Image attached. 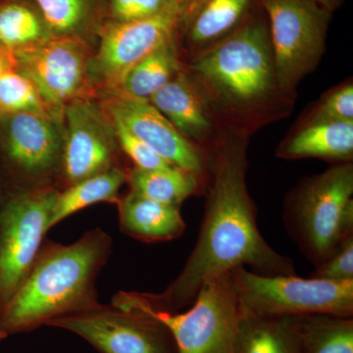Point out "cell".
<instances>
[{
  "label": "cell",
  "instance_id": "cell-34",
  "mask_svg": "<svg viewBox=\"0 0 353 353\" xmlns=\"http://www.w3.org/2000/svg\"><path fill=\"white\" fill-rule=\"evenodd\" d=\"M7 334L6 331H4L3 329H2V327L0 326V341L3 340L4 338L7 336Z\"/></svg>",
  "mask_w": 353,
  "mask_h": 353
},
{
  "label": "cell",
  "instance_id": "cell-2",
  "mask_svg": "<svg viewBox=\"0 0 353 353\" xmlns=\"http://www.w3.org/2000/svg\"><path fill=\"white\" fill-rule=\"evenodd\" d=\"M110 250V238L99 229L72 245L53 243L39 250L22 284L0 309V326L7 334L20 333L99 306L95 280Z\"/></svg>",
  "mask_w": 353,
  "mask_h": 353
},
{
  "label": "cell",
  "instance_id": "cell-13",
  "mask_svg": "<svg viewBox=\"0 0 353 353\" xmlns=\"http://www.w3.org/2000/svg\"><path fill=\"white\" fill-rule=\"evenodd\" d=\"M99 103L109 117L120 122L168 163L208 180V159L199 145L183 137L148 99L120 92H101Z\"/></svg>",
  "mask_w": 353,
  "mask_h": 353
},
{
  "label": "cell",
  "instance_id": "cell-12",
  "mask_svg": "<svg viewBox=\"0 0 353 353\" xmlns=\"http://www.w3.org/2000/svg\"><path fill=\"white\" fill-rule=\"evenodd\" d=\"M61 170L69 185L113 168L117 139L113 123L94 97L63 109Z\"/></svg>",
  "mask_w": 353,
  "mask_h": 353
},
{
  "label": "cell",
  "instance_id": "cell-29",
  "mask_svg": "<svg viewBox=\"0 0 353 353\" xmlns=\"http://www.w3.org/2000/svg\"><path fill=\"white\" fill-rule=\"evenodd\" d=\"M108 7L113 22L148 19L179 10L176 0H108Z\"/></svg>",
  "mask_w": 353,
  "mask_h": 353
},
{
  "label": "cell",
  "instance_id": "cell-15",
  "mask_svg": "<svg viewBox=\"0 0 353 353\" xmlns=\"http://www.w3.org/2000/svg\"><path fill=\"white\" fill-rule=\"evenodd\" d=\"M148 101L196 145L208 143L214 137V109L187 69L183 68Z\"/></svg>",
  "mask_w": 353,
  "mask_h": 353
},
{
  "label": "cell",
  "instance_id": "cell-33",
  "mask_svg": "<svg viewBox=\"0 0 353 353\" xmlns=\"http://www.w3.org/2000/svg\"><path fill=\"white\" fill-rule=\"evenodd\" d=\"M320 6L329 13H333L343 3V0H315Z\"/></svg>",
  "mask_w": 353,
  "mask_h": 353
},
{
  "label": "cell",
  "instance_id": "cell-23",
  "mask_svg": "<svg viewBox=\"0 0 353 353\" xmlns=\"http://www.w3.org/2000/svg\"><path fill=\"white\" fill-rule=\"evenodd\" d=\"M127 182V174L119 167L72 183L58 192L50 220V229L78 211L99 202L118 203L121 188Z\"/></svg>",
  "mask_w": 353,
  "mask_h": 353
},
{
  "label": "cell",
  "instance_id": "cell-8",
  "mask_svg": "<svg viewBox=\"0 0 353 353\" xmlns=\"http://www.w3.org/2000/svg\"><path fill=\"white\" fill-rule=\"evenodd\" d=\"M57 192L48 188L21 190L0 201V309L38 256Z\"/></svg>",
  "mask_w": 353,
  "mask_h": 353
},
{
  "label": "cell",
  "instance_id": "cell-16",
  "mask_svg": "<svg viewBox=\"0 0 353 353\" xmlns=\"http://www.w3.org/2000/svg\"><path fill=\"white\" fill-rule=\"evenodd\" d=\"M303 317L259 316L241 305L234 353H303Z\"/></svg>",
  "mask_w": 353,
  "mask_h": 353
},
{
  "label": "cell",
  "instance_id": "cell-22",
  "mask_svg": "<svg viewBox=\"0 0 353 353\" xmlns=\"http://www.w3.org/2000/svg\"><path fill=\"white\" fill-rule=\"evenodd\" d=\"M176 39L162 43L134 65L115 90L138 99H150L173 80L183 69Z\"/></svg>",
  "mask_w": 353,
  "mask_h": 353
},
{
  "label": "cell",
  "instance_id": "cell-20",
  "mask_svg": "<svg viewBox=\"0 0 353 353\" xmlns=\"http://www.w3.org/2000/svg\"><path fill=\"white\" fill-rule=\"evenodd\" d=\"M252 0H205L183 25L187 41L199 52L231 34L248 16Z\"/></svg>",
  "mask_w": 353,
  "mask_h": 353
},
{
  "label": "cell",
  "instance_id": "cell-21",
  "mask_svg": "<svg viewBox=\"0 0 353 353\" xmlns=\"http://www.w3.org/2000/svg\"><path fill=\"white\" fill-rule=\"evenodd\" d=\"M131 192L152 201L179 208L185 199L196 196L205 181L196 174L178 167L143 170L134 168L127 174Z\"/></svg>",
  "mask_w": 353,
  "mask_h": 353
},
{
  "label": "cell",
  "instance_id": "cell-11",
  "mask_svg": "<svg viewBox=\"0 0 353 353\" xmlns=\"http://www.w3.org/2000/svg\"><path fill=\"white\" fill-rule=\"evenodd\" d=\"M48 325L78 334L102 353H178L161 324L115 307L99 305Z\"/></svg>",
  "mask_w": 353,
  "mask_h": 353
},
{
  "label": "cell",
  "instance_id": "cell-32",
  "mask_svg": "<svg viewBox=\"0 0 353 353\" xmlns=\"http://www.w3.org/2000/svg\"><path fill=\"white\" fill-rule=\"evenodd\" d=\"M12 65L13 59L11 52H9L6 48L0 46V78H1L2 74H3L9 67L12 66Z\"/></svg>",
  "mask_w": 353,
  "mask_h": 353
},
{
  "label": "cell",
  "instance_id": "cell-3",
  "mask_svg": "<svg viewBox=\"0 0 353 353\" xmlns=\"http://www.w3.org/2000/svg\"><path fill=\"white\" fill-rule=\"evenodd\" d=\"M214 111L234 117L268 112L281 92L265 14H248L224 39L194 55L187 68Z\"/></svg>",
  "mask_w": 353,
  "mask_h": 353
},
{
  "label": "cell",
  "instance_id": "cell-5",
  "mask_svg": "<svg viewBox=\"0 0 353 353\" xmlns=\"http://www.w3.org/2000/svg\"><path fill=\"white\" fill-rule=\"evenodd\" d=\"M183 313L150 307L139 292H121L113 307L145 316L170 333L178 353H234L241 303L229 273L211 279Z\"/></svg>",
  "mask_w": 353,
  "mask_h": 353
},
{
  "label": "cell",
  "instance_id": "cell-10",
  "mask_svg": "<svg viewBox=\"0 0 353 353\" xmlns=\"http://www.w3.org/2000/svg\"><path fill=\"white\" fill-rule=\"evenodd\" d=\"M179 10L148 19L112 22L99 32V43L90 63L95 90H115L125 75L158 46L176 37Z\"/></svg>",
  "mask_w": 353,
  "mask_h": 353
},
{
  "label": "cell",
  "instance_id": "cell-14",
  "mask_svg": "<svg viewBox=\"0 0 353 353\" xmlns=\"http://www.w3.org/2000/svg\"><path fill=\"white\" fill-rule=\"evenodd\" d=\"M62 118L50 112L0 114V153L7 166L28 178L61 168Z\"/></svg>",
  "mask_w": 353,
  "mask_h": 353
},
{
  "label": "cell",
  "instance_id": "cell-9",
  "mask_svg": "<svg viewBox=\"0 0 353 353\" xmlns=\"http://www.w3.org/2000/svg\"><path fill=\"white\" fill-rule=\"evenodd\" d=\"M13 66L36 85L51 113L62 118L70 102L97 92L90 63V43L75 38H52L11 53Z\"/></svg>",
  "mask_w": 353,
  "mask_h": 353
},
{
  "label": "cell",
  "instance_id": "cell-30",
  "mask_svg": "<svg viewBox=\"0 0 353 353\" xmlns=\"http://www.w3.org/2000/svg\"><path fill=\"white\" fill-rule=\"evenodd\" d=\"M311 277L332 282H353V236L329 259L317 265Z\"/></svg>",
  "mask_w": 353,
  "mask_h": 353
},
{
  "label": "cell",
  "instance_id": "cell-17",
  "mask_svg": "<svg viewBox=\"0 0 353 353\" xmlns=\"http://www.w3.org/2000/svg\"><path fill=\"white\" fill-rule=\"evenodd\" d=\"M117 204L121 229L132 238L148 243L175 240L185 232V221L176 206L152 201L131 190Z\"/></svg>",
  "mask_w": 353,
  "mask_h": 353
},
{
  "label": "cell",
  "instance_id": "cell-7",
  "mask_svg": "<svg viewBox=\"0 0 353 353\" xmlns=\"http://www.w3.org/2000/svg\"><path fill=\"white\" fill-rule=\"evenodd\" d=\"M270 36L279 87L285 97L319 64L331 13L315 0H259Z\"/></svg>",
  "mask_w": 353,
  "mask_h": 353
},
{
  "label": "cell",
  "instance_id": "cell-31",
  "mask_svg": "<svg viewBox=\"0 0 353 353\" xmlns=\"http://www.w3.org/2000/svg\"><path fill=\"white\" fill-rule=\"evenodd\" d=\"M205 0H176L181 13V26L185 25Z\"/></svg>",
  "mask_w": 353,
  "mask_h": 353
},
{
  "label": "cell",
  "instance_id": "cell-4",
  "mask_svg": "<svg viewBox=\"0 0 353 353\" xmlns=\"http://www.w3.org/2000/svg\"><path fill=\"white\" fill-rule=\"evenodd\" d=\"M284 222L290 238L315 266L353 236V165L341 162L311 176L285 203Z\"/></svg>",
  "mask_w": 353,
  "mask_h": 353
},
{
  "label": "cell",
  "instance_id": "cell-26",
  "mask_svg": "<svg viewBox=\"0 0 353 353\" xmlns=\"http://www.w3.org/2000/svg\"><path fill=\"white\" fill-rule=\"evenodd\" d=\"M17 112L51 113L34 83L12 65L0 78V114Z\"/></svg>",
  "mask_w": 353,
  "mask_h": 353
},
{
  "label": "cell",
  "instance_id": "cell-27",
  "mask_svg": "<svg viewBox=\"0 0 353 353\" xmlns=\"http://www.w3.org/2000/svg\"><path fill=\"white\" fill-rule=\"evenodd\" d=\"M306 122H353L352 83H343L325 95Z\"/></svg>",
  "mask_w": 353,
  "mask_h": 353
},
{
  "label": "cell",
  "instance_id": "cell-28",
  "mask_svg": "<svg viewBox=\"0 0 353 353\" xmlns=\"http://www.w3.org/2000/svg\"><path fill=\"white\" fill-rule=\"evenodd\" d=\"M111 119V118H110ZM118 146L134 162V167L143 170H155L173 166L152 150L143 141L137 138L120 122L112 120Z\"/></svg>",
  "mask_w": 353,
  "mask_h": 353
},
{
  "label": "cell",
  "instance_id": "cell-25",
  "mask_svg": "<svg viewBox=\"0 0 353 353\" xmlns=\"http://www.w3.org/2000/svg\"><path fill=\"white\" fill-rule=\"evenodd\" d=\"M303 353H353L352 317L303 316Z\"/></svg>",
  "mask_w": 353,
  "mask_h": 353
},
{
  "label": "cell",
  "instance_id": "cell-18",
  "mask_svg": "<svg viewBox=\"0 0 353 353\" xmlns=\"http://www.w3.org/2000/svg\"><path fill=\"white\" fill-rule=\"evenodd\" d=\"M285 159L320 158L341 163L353 158V122H306L278 150Z\"/></svg>",
  "mask_w": 353,
  "mask_h": 353
},
{
  "label": "cell",
  "instance_id": "cell-6",
  "mask_svg": "<svg viewBox=\"0 0 353 353\" xmlns=\"http://www.w3.org/2000/svg\"><path fill=\"white\" fill-rule=\"evenodd\" d=\"M241 305L259 316H353V282L296 275H261L238 267L230 271Z\"/></svg>",
  "mask_w": 353,
  "mask_h": 353
},
{
  "label": "cell",
  "instance_id": "cell-24",
  "mask_svg": "<svg viewBox=\"0 0 353 353\" xmlns=\"http://www.w3.org/2000/svg\"><path fill=\"white\" fill-rule=\"evenodd\" d=\"M31 0H0V46L9 52L32 48L52 38Z\"/></svg>",
  "mask_w": 353,
  "mask_h": 353
},
{
  "label": "cell",
  "instance_id": "cell-19",
  "mask_svg": "<svg viewBox=\"0 0 353 353\" xmlns=\"http://www.w3.org/2000/svg\"><path fill=\"white\" fill-rule=\"evenodd\" d=\"M31 1L38 7L53 37L80 39L90 43L104 27L102 0Z\"/></svg>",
  "mask_w": 353,
  "mask_h": 353
},
{
  "label": "cell",
  "instance_id": "cell-1",
  "mask_svg": "<svg viewBox=\"0 0 353 353\" xmlns=\"http://www.w3.org/2000/svg\"><path fill=\"white\" fill-rule=\"evenodd\" d=\"M246 170L245 139H221L211 162L210 187L196 245L166 290L139 294L150 307L178 312L194 303L208 281L238 267H250L261 275H296L292 260L276 252L259 232Z\"/></svg>",
  "mask_w": 353,
  "mask_h": 353
}]
</instances>
